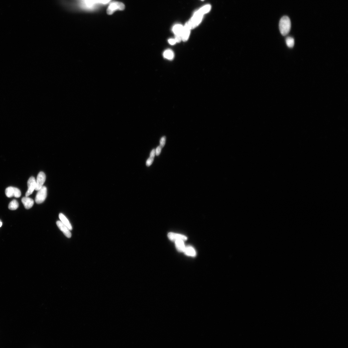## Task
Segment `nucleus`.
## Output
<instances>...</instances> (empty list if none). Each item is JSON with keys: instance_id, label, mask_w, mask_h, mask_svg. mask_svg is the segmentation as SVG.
Here are the masks:
<instances>
[{"instance_id": "nucleus-10", "label": "nucleus", "mask_w": 348, "mask_h": 348, "mask_svg": "<svg viewBox=\"0 0 348 348\" xmlns=\"http://www.w3.org/2000/svg\"><path fill=\"white\" fill-rule=\"evenodd\" d=\"M168 236L170 241L174 242L180 239L185 241L187 239V237L185 235L173 232L169 233Z\"/></svg>"}, {"instance_id": "nucleus-3", "label": "nucleus", "mask_w": 348, "mask_h": 348, "mask_svg": "<svg viewBox=\"0 0 348 348\" xmlns=\"http://www.w3.org/2000/svg\"><path fill=\"white\" fill-rule=\"evenodd\" d=\"M125 9L124 4L121 2H115L111 3L107 9V13L111 15L117 10H122Z\"/></svg>"}, {"instance_id": "nucleus-12", "label": "nucleus", "mask_w": 348, "mask_h": 348, "mask_svg": "<svg viewBox=\"0 0 348 348\" xmlns=\"http://www.w3.org/2000/svg\"><path fill=\"white\" fill-rule=\"evenodd\" d=\"M109 0H83L84 3L86 6L92 7L96 3H106Z\"/></svg>"}, {"instance_id": "nucleus-23", "label": "nucleus", "mask_w": 348, "mask_h": 348, "mask_svg": "<svg viewBox=\"0 0 348 348\" xmlns=\"http://www.w3.org/2000/svg\"><path fill=\"white\" fill-rule=\"evenodd\" d=\"M162 149V148L160 146L156 148V156H159L160 154Z\"/></svg>"}, {"instance_id": "nucleus-25", "label": "nucleus", "mask_w": 348, "mask_h": 348, "mask_svg": "<svg viewBox=\"0 0 348 348\" xmlns=\"http://www.w3.org/2000/svg\"><path fill=\"white\" fill-rule=\"evenodd\" d=\"M156 155V149H153L150 154V157L154 158L155 157Z\"/></svg>"}, {"instance_id": "nucleus-8", "label": "nucleus", "mask_w": 348, "mask_h": 348, "mask_svg": "<svg viewBox=\"0 0 348 348\" xmlns=\"http://www.w3.org/2000/svg\"><path fill=\"white\" fill-rule=\"evenodd\" d=\"M46 180V176L42 172L38 174L36 181V186L35 190L38 191L42 187Z\"/></svg>"}, {"instance_id": "nucleus-27", "label": "nucleus", "mask_w": 348, "mask_h": 348, "mask_svg": "<svg viewBox=\"0 0 348 348\" xmlns=\"http://www.w3.org/2000/svg\"></svg>"}, {"instance_id": "nucleus-24", "label": "nucleus", "mask_w": 348, "mask_h": 348, "mask_svg": "<svg viewBox=\"0 0 348 348\" xmlns=\"http://www.w3.org/2000/svg\"><path fill=\"white\" fill-rule=\"evenodd\" d=\"M168 42L171 45H174L176 42L175 39H170L168 40Z\"/></svg>"}, {"instance_id": "nucleus-19", "label": "nucleus", "mask_w": 348, "mask_h": 348, "mask_svg": "<svg viewBox=\"0 0 348 348\" xmlns=\"http://www.w3.org/2000/svg\"><path fill=\"white\" fill-rule=\"evenodd\" d=\"M19 206L18 202L16 199H14L9 203V208L11 210H15L18 209Z\"/></svg>"}, {"instance_id": "nucleus-13", "label": "nucleus", "mask_w": 348, "mask_h": 348, "mask_svg": "<svg viewBox=\"0 0 348 348\" xmlns=\"http://www.w3.org/2000/svg\"><path fill=\"white\" fill-rule=\"evenodd\" d=\"M59 218L62 223L66 226L70 231L72 230V227L70 222L66 218V217L62 213H60L59 215Z\"/></svg>"}, {"instance_id": "nucleus-4", "label": "nucleus", "mask_w": 348, "mask_h": 348, "mask_svg": "<svg viewBox=\"0 0 348 348\" xmlns=\"http://www.w3.org/2000/svg\"><path fill=\"white\" fill-rule=\"evenodd\" d=\"M37 193L35 198V202L37 204L43 203L47 196V189L46 187L43 186Z\"/></svg>"}, {"instance_id": "nucleus-22", "label": "nucleus", "mask_w": 348, "mask_h": 348, "mask_svg": "<svg viewBox=\"0 0 348 348\" xmlns=\"http://www.w3.org/2000/svg\"><path fill=\"white\" fill-rule=\"evenodd\" d=\"M166 138L165 136H163L162 137L160 141V146L162 148L164 146L165 144V141H166Z\"/></svg>"}, {"instance_id": "nucleus-2", "label": "nucleus", "mask_w": 348, "mask_h": 348, "mask_svg": "<svg viewBox=\"0 0 348 348\" xmlns=\"http://www.w3.org/2000/svg\"><path fill=\"white\" fill-rule=\"evenodd\" d=\"M203 17V15L196 12L192 19L186 23L185 26L189 28L190 30L193 29L196 27L201 22Z\"/></svg>"}, {"instance_id": "nucleus-18", "label": "nucleus", "mask_w": 348, "mask_h": 348, "mask_svg": "<svg viewBox=\"0 0 348 348\" xmlns=\"http://www.w3.org/2000/svg\"><path fill=\"white\" fill-rule=\"evenodd\" d=\"M211 8L210 5H206L196 11V12L198 14L203 15L204 13H208L210 10Z\"/></svg>"}, {"instance_id": "nucleus-11", "label": "nucleus", "mask_w": 348, "mask_h": 348, "mask_svg": "<svg viewBox=\"0 0 348 348\" xmlns=\"http://www.w3.org/2000/svg\"><path fill=\"white\" fill-rule=\"evenodd\" d=\"M22 202L24 205L25 208L29 209L32 207L34 204L33 199L28 197L26 196L22 199Z\"/></svg>"}, {"instance_id": "nucleus-20", "label": "nucleus", "mask_w": 348, "mask_h": 348, "mask_svg": "<svg viewBox=\"0 0 348 348\" xmlns=\"http://www.w3.org/2000/svg\"><path fill=\"white\" fill-rule=\"evenodd\" d=\"M286 44L289 48H292L294 45L295 41L294 39L291 37H288L286 38Z\"/></svg>"}, {"instance_id": "nucleus-21", "label": "nucleus", "mask_w": 348, "mask_h": 348, "mask_svg": "<svg viewBox=\"0 0 348 348\" xmlns=\"http://www.w3.org/2000/svg\"><path fill=\"white\" fill-rule=\"evenodd\" d=\"M154 158L150 157L147 160L146 162V165L147 167H149L152 164Z\"/></svg>"}, {"instance_id": "nucleus-1", "label": "nucleus", "mask_w": 348, "mask_h": 348, "mask_svg": "<svg viewBox=\"0 0 348 348\" xmlns=\"http://www.w3.org/2000/svg\"><path fill=\"white\" fill-rule=\"evenodd\" d=\"M291 27V23L289 17L287 16L282 17L279 22V30L282 35L283 36L288 35L290 31Z\"/></svg>"}, {"instance_id": "nucleus-26", "label": "nucleus", "mask_w": 348, "mask_h": 348, "mask_svg": "<svg viewBox=\"0 0 348 348\" xmlns=\"http://www.w3.org/2000/svg\"><path fill=\"white\" fill-rule=\"evenodd\" d=\"M2 222L1 221H0V227H1L2 226Z\"/></svg>"}, {"instance_id": "nucleus-15", "label": "nucleus", "mask_w": 348, "mask_h": 348, "mask_svg": "<svg viewBox=\"0 0 348 348\" xmlns=\"http://www.w3.org/2000/svg\"><path fill=\"white\" fill-rule=\"evenodd\" d=\"M190 30L189 28L185 26L182 33V40L185 42L188 40L190 35Z\"/></svg>"}, {"instance_id": "nucleus-5", "label": "nucleus", "mask_w": 348, "mask_h": 348, "mask_svg": "<svg viewBox=\"0 0 348 348\" xmlns=\"http://www.w3.org/2000/svg\"><path fill=\"white\" fill-rule=\"evenodd\" d=\"M5 195L9 198L13 197L18 198L21 196V192L20 190L16 188L9 187L6 188L5 190Z\"/></svg>"}, {"instance_id": "nucleus-6", "label": "nucleus", "mask_w": 348, "mask_h": 348, "mask_svg": "<svg viewBox=\"0 0 348 348\" xmlns=\"http://www.w3.org/2000/svg\"><path fill=\"white\" fill-rule=\"evenodd\" d=\"M183 29L184 27L180 24L175 25L173 27V31L175 34V40L176 42L179 43L182 40Z\"/></svg>"}, {"instance_id": "nucleus-16", "label": "nucleus", "mask_w": 348, "mask_h": 348, "mask_svg": "<svg viewBox=\"0 0 348 348\" xmlns=\"http://www.w3.org/2000/svg\"><path fill=\"white\" fill-rule=\"evenodd\" d=\"M184 252L185 255L188 256L195 257L196 255V253L194 249L190 246L185 247Z\"/></svg>"}, {"instance_id": "nucleus-14", "label": "nucleus", "mask_w": 348, "mask_h": 348, "mask_svg": "<svg viewBox=\"0 0 348 348\" xmlns=\"http://www.w3.org/2000/svg\"><path fill=\"white\" fill-rule=\"evenodd\" d=\"M175 247L180 252H184L185 248L184 241L180 239L175 241Z\"/></svg>"}, {"instance_id": "nucleus-9", "label": "nucleus", "mask_w": 348, "mask_h": 348, "mask_svg": "<svg viewBox=\"0 0 348 348\" xmlns=\"http://www.w3.org/2000/svg\"><path fill=\"white\" fill-rule=\"evenodd\" d=\"M56 224L59 229L63 232L66 237L70 238L71 237L72 234L70 231L66 226L63 224L61 221H57Z\"/></svg>"}, {"instance_id": "nucleus-7", "label": "nucleus", "mask_w": 348, "mask_h": 348, "mask_svg": "<svg viewBox=\"0 0 348 348\" xmlns=\"http://www.w3.org/2000/svg\"><path fill=\"white\" fill-rule=\"evenodd\" d=\"M28 190L26 193V196L28 197L32 194L35 190L36 186V180L33 176L28 179L27 182Z\"/></svg>"}, {"instance_id": "nucleus-17", "label": "nucleus", "mask_w": 348, "mask_h": 348, "mask_svg": "<svg viewBox=\"0 0 348 348\" xmlns=\"http://www.w3.org/2000/svg\"><path fill=\"white\" fill-rule=\"evenodd\" d=\"M163 56L165 58L167 59L172 60L174 58V55L172 50H167L164 51L163 53Z\"/></svg>"}]
</instances>
